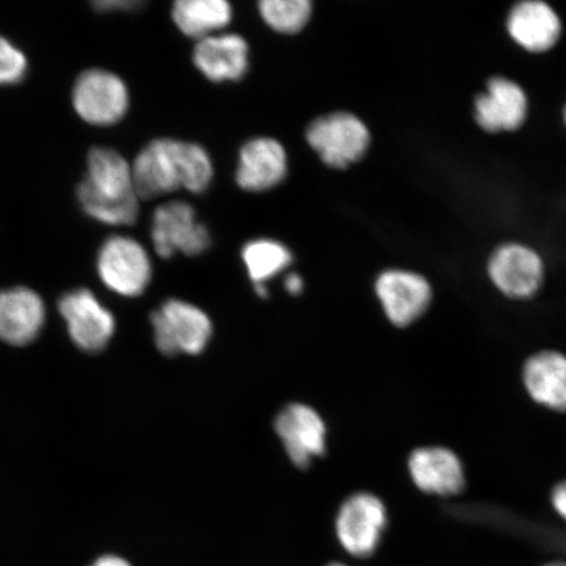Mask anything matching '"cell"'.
<instances>
[{
    "mask_svg": "<svg viewBox=\"0 0 566 566\" xmlns=\"http://www.w3.org/2000/svg\"><path fill=\"white\" fill-rule=\"evenodd\" d=\"M192 59L209 82H239L250 69V46L240 34L218 33L197 41Z\"/></svg>",
    "mask_w": 566,
    "mask_h": 566,
    "instance_id": "obj_16",
    "label": "cell"
},
{
    "mask_svg": "<svg viewBox=\"0 0 566 566\" xmlns=\"http://www.w3.org/2000/svg\"><path fill=\"white\" fill-rule=\"evenodd\" d=\"M242 258L254 285H265L293 263L289 248L272 239L251 240L243 247Z\"/></svg>",
    "mask_w": 566,
    "mask_h": 566,
    "instance_id": "obj_21",
    "label": "cell"
},
{
    "mask_svg": "<svg viewBox=\"0 0 566 566\" xmlns=\"http://www.w3.org/2000/svg\"><path fill=\"white\" fill-rule=\"evenodd\" d=\"M254 290H256V293L260 296V298H266L268 289L265 285H254Z\"/></svg>",
    "mask_w": 566,
    "mask_h": 566,
    "instance_id": "obj_28",
    "label": "cell"
},
{
    "mask_svg": "<svg viewBox=\"0 0 566 566\" xmlns=\"http://www.w3.org/2000/svg\"><path fill=\"white\" fill-rule=\"evenodd\" d=\"M304 283L300 274L292 273L285 279V289L289 294L300 295L303 292Z\"/></svg>",
    "mask_w": 566,
    "mask_h": 566,
    "instance_id": "obj_26",
    "label": "cell"
},
{
    "mask_svg": "<svg viewBox=\"0 0 566 566\" xmlns=\"http://www.w3.org/2000/svg\"><path fill=\"white\" fill-rule=\"evenodd\" d=\"M528 98L518 83L493 76L486 90L473 102V118L481 130L491 134L518 130L526 123Z\"/></svg>",
    "mask_w": 566,
    "mask_h": 566,
    "instance_id": "obj_12",
    "label": "cell"
},
{
    "mask_svg": "<svg viewBox=\"0 0 566 566\" xmlns=\"http://www.w3.org/2000/svg\"><path fill=\"white\" fill-rule=\"evenodd\" d=\"M45 316V303L32 289L0 290V339L6 344H31L44 327Z\"/></svg>",
    "mask_w": 566,
    "mask_h": 566,
    "instance_id": "obj_17",
    "label": "cell"
},
{
    "mask_svg": "<svg viewBox=\"0 0 566 566\" xmlns=\"http://www.w3.org/2000/svg\"><path fill=\"white\" fill-rule=\"evenodd\" d=\"M140 2H123V0H116V2H109V0H103V2L94 3V9L101 12H112V11H130L138 9Z\"/></svg>",
    "mask_w": 566,
    "mask_h": 566,
    "instance_id": "obj_25",
    "label": "cell"
},
{
    "mask_svg": "<svg viewBox=\"0 0 566 566\" xmlns=\"http://www.w3.org/2000/svg\"><path fill=\"white\" fill-rule=\"evenodd\" d=\"M375 293L389 322L406 328L428 313L433 289L423 275L402 269H388L375 282Z\"/></svg>",
    "mask_w": 566,
    "mask_h": 566,
    "instance_id": "obj_10",
    "label": "cell"
},
{
    "mask_svg": "<svg viewBox=\"0 0 566 566\" xmlns=\"http://www.w3.org/2000/svg\"><path fill=\"white\" fill-rule=\"evenodd\" d=\"M506 30L516 45L528 53H547L560 40L562 20L556 11L539 0L516 3L506 20Z\"/></svg>",
    "mask_w": 566,
    "mask_h": 566,
    "instance_id": "obj_18",
    "label": "cell"
},
{
    "mask_svg": "<svg viewBox=\"0 0 566 566\" xmlns=\"http://www.w3.org/2000/svg\"><path fill=\"white\" fill-rule=\"evenodd\" d=\"M275 431L290 460L304 470L327 449V428L314 408L290 405L277 416Z\"/></svg>",
    "mask_w": 566,
    "mask_h": 566,
    "instance_id": "obj_13",
    "label": "cell"
},
{
    "mask_svg": "<svg viewBox=\"0 0 566 566\" xmlns=\"http://www.w3.org/2000/svg\"><path fill=\"white\" fill-rule=\"evenodd\" d=\"M523 384L537 405L566 413L565 354L543 350L531 356L523 367Z\"/></svg>",
    "mask_w": 566,
    "mask_h": 566,
    "instance_id": "obj_19",
    "label": "cell"
},
{
    "mask_svg": "<svg viewBox=\"0 0 566 566\" xmlns=\"http://www.w3.org/2000/svg\"><path fill=\"white\" fill-rule=\"evenodd\" d=\"M71 98L76 115L92 126L118 124L130 106V92L123 77L105 69L83 71Z\"/></svg>",
    "mask_w": 566,
    "mask_h": 566,
    "instance_id": "obj_6",
    "label": "cell"
},
{
    "mask_svg": "<svg viewBox=\"0 0 566 566\" xmlns=\"http://www.w3.org/2000/svg\"><path fill=\"white\" fill-rule=\"evenodd\" d=\"M77 201L95 221L109 226H132L139 216L140 198L133 169L122 154L96 146L87 155V172L76 188Z\"/></svg>",
    "mask_w": 566,
    "mask_h": 566,
    "instance_id": "obj_2",
    "label": "cell"
},
{
    "mask_svg": "<svg viewBox=\"0 0 566 566\" xmlns=\"http://www.w3.org/2000/svg\"><path fill=\"white\" fill-rule=\"evenodd\" d=\"M174 23L187 38L201 41L222 33L232 21V7L226 0H177Z\"/></svg>",
    "mask_w": 566,
    "mask_h": 566,
    "instance_id": "obj_20",
    "label": "cell"
},
{
    "mask_svg": "<svg viewBox=\"0 0 566 566\" xmlns=\"http://www.w3.org/2000/svg\"><path fill=\"white\" fill-rule=\"evenodd\" d=\"M387 509L377 495L360 492L339 507L336 535L342 547L354 557H370L378 549L387 528Z\"/></svg>",
    "mask_w": 566,
    "mask_h": 566,
    "instance_id": "obj_8",
    "label": "cell"
},
{
    "mask_svg": "<svg viewBox=\"0 0 566 566\" xmlns=\"http://www.w3.org/2000/svg\"><path fill=\"white\" fill-rule=\"evenodd\" d=\"M314 6L310 0H263L259 12L264 23L274 32L296 34L304 30L313 18Z\"/></svg>",
    "mask_w": 566,
    "mask_h": 566,
    "instance_id": "obj_22",
    "label": "cell"
},
{
    "mask_svg": "<svg viewBox=\"0 0 566 566\" xmlns=\"http://www.w3.org/2000/svg\"><path fill=\"white\" fill-rule=\"evenodd\" d=\"M155 344L168 357L197 356L207 349L212 335L210 317L195 304L169 300L151 315Z\"/></svg>",
    "mask_w": 566,
    "mask_h": 566,
    "instance_id": "obj_4",
    "label": "cell"
},
{
    "mask_svg": "<svg viewBox=\"0 0 566 566\" xmlns=\"http://www.w3.org/2000/svg\"><path fill=\"white\" fill-rule=\"evenodd\" d=\"M151 242L161 259H171L176 253L195 258L209 250L211 237L207 226L198 221L192 205L169 201L154 211Z\"/></svg>",
    "mask_w": 566,
    "mask_h": 566,
    "instance_id": "obj_7",
    "label": "cell"
},
{
    "mask_svg": "<svg viewBox=\"0 0 566 566\" xmlns=\"http://www.w3.org/2000/svg\"><path fill=\"white\" fill-rule=\"evenodd\" d=\"M325 566H348V565H345V564H342V563H332V564H328V565H325Z\"/></svg>",
    "mask_w": 566,
    "mask_h": 566,
    "instance_id": "obj_30",
    "label": "cell"
},
{
    "mask_svg": "<svg viewBox=\"0 0 566 566\" xmlns=\"http://www.w3.org/2000/svg\"><path fill=\"white\" fill-rule=\"evenodd\" d=\"M488 275L502 295L514 301H527L541 292L546 268L533 248L506 243L495 248L488 260Z\"/></svg>",
    "mask_w": 566,
    "mask_h": 566,
    "instance_id": "obj_9",
    "label": "cell"
},
{
    "mask_svg": "<svg viewBox=\"0 0 566 566\" xmlns=\"http://www.w3.org/2000/svg\"><path fill=\"white\" fill-rule=\"evenodd\" d=\"M287 171V154L277 139L258 137L240 148L235 181L245 192L264 193L277 188Z\"/></svg>",
    "mask_w": 566,
    "mask_h": 566,
    "instance_id": "obj_14",
    "label": "cell"
},
{
    "mask_svg": "<svg viewBox=\"0 0 566 566\" xmlns=\"http://www.w3.org/2000/svg\"><path fill=\"white\" fill-rule=\"evenodd\" d=\"M306 140L325 166L346 169L365 158L371 134L353 113L334 112L315 118L307 126Z\"/></svg>",
    "mask_w": 566,
    "mask_h": 566,
    "instance_id": "obj_3",
    "label": "cell"
},
{
    "mask_svg": "<svg viewBox=\"0 0 566 566\" xmlns=\"http://www.w3.org/2000/svg\"><path fill=\"white\" fill-rule=\"evenodd\" d=\"M96 266L104 285L126 298L144 294L153 277L150 254L138 240L126 235L104 240Z\"/></svg>",
    "mask_w": 566,
    "mask_h": 566,
    "instance_id": "obj_5",
    "label": "cell"
},
{
    "mask_svg": "<svg viewBox=\"0 0 566 566\" xmlns=\"http://www.w3.org/2000/svg\"><path fill=\"white\" fill-rule=\"evenodd\" d=\"M551 504L556 513L566 522V480L558 483L551 494Z\"/></svg>",
    "mask_w": 566,
    "mask_h": 566,
    "instance_id": "obj_24",
    "label": "cell"
},
{
    "mask_svg": "<svg viewBox=\"0 0 566 566\" xmlns=\"http://www.w3.org/2000/svg\"><path fill=\"white\" fill-rule=\"evenodd\" d=\"M413 484L423 493L438 497H455L465 490L467 479L462 460L442 446L416 449L408 459Z\"/></svg>",
    "mask_w": 566,
    "mask_h": 566,
    "instance_id": "obj_15",
    "label": "cell"
},
{
    "mask_svg": "<svg viewBox=\"0 0 566 566\" xmlns=\"http://www.w3.org/2000/svg\"><path fill=\"white\" fill-rule=\"evenodd\" d=\"M563 117H564V123H565V125H566V104H565V108H564Z\"/></svg>",
    "mask_w": 566,
    "mask_h": 566,
    "instance_id": "obj_31",
    "label": "cell"
},
{
    "mask_svg": "<svg viewBox=\"0 0 566 566\" xmlns=\"http://www.w3.org/2000/svg\"><path fill=\"white\" fill-rule=\"evenodd\" d=\"M544 566H566V563L555 562V563H551V564H547V565H544Z\"/></svg>",
    "mask_w": 566,
    "mask_h": 566,
    "instance_id": "obj_29",
    "label": "cell"
},
{
    "mask_svg": "<svg viewBox=\"0 0 566 566\" xmlns=\"http://www.w3.org/2000/svg\"><path fill=\"white\" fill-rule=\"evenodd\" d=\"M59 310L65 318L71 339L84 352L103 350L115 335V316L87 289L63 295Z\"/></svg>",
    "mask_w": 566,
    "mask_h": 566,
    "instance_id": "obj_11",
    "label": "cell"
},
{
    "mask_svg": "<svg viewBox=\"0 0 566 566\" xmlns=\"http://www.w3.org/2000/svg\"><path fill=\"white\" fill-rule=\"evenodd\" d=\"M28 59L9 39L0 35V86H12L24 80Z\"/></svg>",
    "mask_w": 566,
    "mask_h": 566,
    "instance_id": "obj_23",
    "label": "cell"
},
{
    "mask_svg": "<svg viewBox=\"0 0 566 566\" xmlns=\"http://www.w3.org/2000/svg\"><path fill=\"white\" fill-rule=\"evenodd\" d=\"M134 186L140 200H154L179 190L202 195L214 179L207 148L193 142L158 138L132 163Z\"/></svg>",
    "mask_w": 566,
    "mask_h": 566,
    "instance_id": "obj_1",
    "label": "cell"
},
{
    "mask_svg": "<svg viewBox=\"0 0 566 566\" xmlns=\"http://www.w3.org/2000/svg\"><path fill=\"white\" fill-rule=\"evenodd\" d=\"M91 566H132V565L129 563H127L125 560V558H123V557L108 555V556H103V557L98 558V560H96L94 563V565H91Z\"/></svg>",
    "mask_w": 566,
    "mask_h": 566,
    "instance_id": "obj_27",
    "label": "cell"
}]
</instances>
